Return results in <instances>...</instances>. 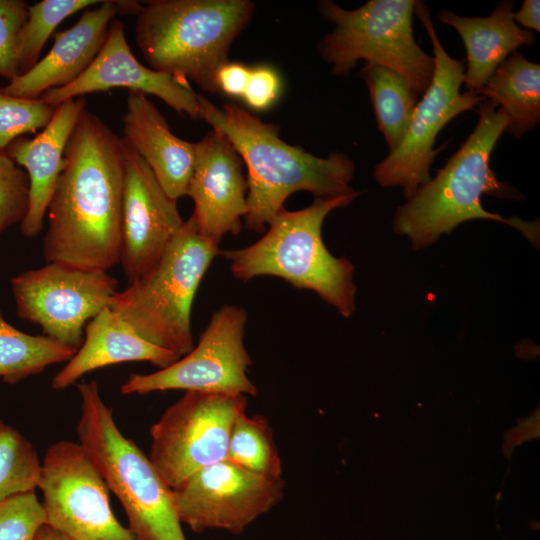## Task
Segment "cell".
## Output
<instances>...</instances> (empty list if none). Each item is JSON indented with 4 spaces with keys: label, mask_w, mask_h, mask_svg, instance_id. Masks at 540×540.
<instances>
[{
    "label": "cell",
    "mask_w": 540,
    "mask_h": 540,
    "mask_svg": "<svg viewBox=\"0 0 540 540\" xmlns=\"http://www.w3.org/2000/svg\"><path fill=\"white\" fill-rule=\"evenodd\" d=\"M11 289L19 318L77 351L87 323L110 307L118 281L107 271L51 262L13 277Z\"/></svg>",
    "instance_id": "7c38bea8"
},
{
    "label": "cell",
    "mask_w": 540,
    "mask_h": 540,
    "mask_svg": "<svg viewBox=\"0 0 540 540\" xmlns=\"http://www.w3.org/2000/svg\"><path fill=\"white\" fill-rule=\"evenodd\" d=\"M28 4L22 0H0V77L18 76V39L27 19Z\"/></svg>",
    "instance_id": "1f68e13d"
},
{
    "label": "cell",
    "mask_w": 540,
    "mask_h": 540,
    "mask_svg": "<svg viewBox=\"0 0 540 540\" xmlns=\"http://www.w3.org/2000/svg\"><path fill=\"white\" fill-rule=\"evenodd\" d=\"M479 95L493 101L507 117L504 132L517 138L540 120V66L518 51L494 71Z\"/></svg>",
    "instance_id": "603a6c76"
},
{
    "label": "cell",
    "mask_w": 540,
    "mask_h": 540,
    "mask_svg": "<svg viewBox=\"0 0 540 540\" xmlns=\"http://www.w3.org/2000/svg\"><path fill=\"white\" fill-rule=\"evenodd\" d=\"M101 3V0H42L28 5L27 19L18 39L20 75L29 71L39 61L45 43L63 20L80 10Z\"/></svg>",
    "instance_id": "4316f807"
},
{
    "label": "cell",
    "mask_w": 540,
    "mask_h": 540,
    "mask_svg": "<svg viewBox=\"0 0 540 540\" xmlns=\"http://www.w3.org/2000/svg\"><path fill=\"white\" fill-rule=\"evenodd\" d=\"M29 207V178L7 154L0 152V235L21 223Z\"/></svg>",
    "instance_id": "4dcf8cb0"
},
{
    "label": "cell",
    "mask_w": 540,
    "mask_h": 540,
    "mask_svg": "<svg viewBox=\"0 0 540 540\" xmlns=\"http://www.w3.org/2000/svg\"><path fill=\"white\" fill-rule=\"evenodd\" d=\"M247 404L242 394L186 391L163 412L150 429L148 458L171 489L226 459L232 425Z\"/></svg>",
    "instance_id": "30bf717a"
},
{
    "label": "cell",
    "mask_w": 540,
    "mask_h": 540,
    "mask_svg": "<svg viewBox=\"0 0 540 540\" xmlns=\"http://www.w3.org/2000/svg\"><path fill=\"white\" fill-rule=\"evenodd\" d=\"M243 161L228 138L212 128L195 143V162L187 193L199 232L218 244L237 235L247 212V179Z\"/></svg>",
    "instance_id": "e0dca14e"
},
{
    "label": "cell",
    "mask_w": 540,
    "mask_h": 540,
    "mask_svg": "<svg viewBox=\"0 0 540 540\" xmlns=\"http://www.w3.org/2000/svg\"><path fill=\"white\" fill-rule=\"evenodd\" d=\"M415 4L416 0H370L347 10L334 1H320L319 13L334 29L320 40L319 55L336 76H347L358 60L387 66L402 74L418 96L423 95L435 62L415 41Z\"/></svg>",
    "instance_id": "ba28073f"
},
{
    "label": "cell",
    "mask_w": 540,
    "mask_h": 540,
    "mask_svg": "<svg viewBox=\"0 0 540 540\" xmlns=\"http://www.w3.org/2000/svg\"><path fill=\"white\" fill-rule=\"evenodd\" d=\"M86 109L84 96L59 104L47 124L34 138L19 137L5 150L29 178V207L20 223L23 236L33 238L43 230L48 204L60 175L64 151L80 114Z\"/></svg>",
    "instance_id": "d6986e66"
},
{
    "label": "cell",
    "mask_w": 540,
    "mask_h": 540,
    "mask_svg": "<svg viewBox=\"0 0 540 540\" xmlns=\"http://www.w3.org/2000/svg\"><path fill=\"white\" fill-rule=\"evenodd\" d=\"M174 353L140 337L111 307L91 319L74 356L52 378L51 387L62 390L96 369L122 362L145 361L160 369L176 360Z\"/></svg>",
    "instance_id": "44dd1931"
},
{
    "label": "cell",
    "mask_w": 540,
    "mask_h": 540,
    "mask_svg": "<svg viewBox=\"0 0 540 540\" xmlns=\"http://www.w3.org/2000/svg\"><path fill=\"white\" fill-rule=\"evenodd\" d=\"M249 73L248 66L227 61L219 67L215 75L218 91L231 97H243Z\"/></svg>",
    "instance_id": "836d02e7"
},
{
    "label": "cell",
    "mask_w": 540,
    "mask_h": 540,
    "mask_svg": "<svg viewBox=\"0 0 540 540\" xmlns=\"http://www.w3.org/2000/svg\"><path fill=\"white\" fill-rule=\"evenodd\" d=\"M226 459L259 475L279 478L282 472L274 434L263 415L240 414L234 421Z\"/></svg>",
    "instance_id": "484cf974"
},
{
    "label": "cell",
    "mask_w": 540,
    "mask_h": 540,
    "mask_svg": "<svg viewBox=\"0 0 540 540\" xmlns=\"http://www.w3.org/2000/svg\"><path fill=\"white\" fill-rule=\"evenodd\" d=\"M438 20L453 27L463 40L467 53L464 84L468 92L479 95L497 67L517 48L532 45L531 30L514 21V2H499L487 17L459 16L450 10L437 14Z\"/></svg>",
    "instance_id": "7402d4cb"
},
{
    "label": "cell",
    "mask_w": 540,
    "mask_h": 540,
    "mask_svg": "<svg viewBox=\"0 0 540 540\" xmlns=\"http://www.w3.org/2000/svg\"><path fill=\"white\" fill-rule=\"evenodd\" d=\"M55 108L40 98L16 97L0 91V152L23 134L44 129Z\"/></svg>",
    "instance_id": "f1b7e54d"
},
{
    "label": "cell",
    "mask_w": 540,
    "mask_h": 540,
    "mask_svg": "<svg viewBox=\"0 0 540 540\" xmlns=\"http://www.w3.org/2000/svg\"><path fill=\"white\" fill-rule=\"evenodd\" d=\"M219 245L204 237L191 215L145 274L112 298L111 309L146 341L182 357L194 347L192 304Z\"/></svg>",
    "instance_id": "52a82bcc"
},
{
    "label": "cell",
    "mask_w": 540,
    "mask_h": 540,
    "mask_svg": "<svg viewBox=\"0 0 540 540\" xmlns=\"http://www.w3.org/2000/svg\"><path fill=\"white\" fill-rule=\"evenodd\" d=\"M253 13L249 0H151L137 13L135 39L151 69L217 93L216 72Z\"/></svg>",
    "instance_id": "5b68a950"
},
{
    "label": "cell",
    "mask_w": 540,
    "mask_h": 540,
    "mask_svg": "<svg viewBox=\"0 0 540 540\" xmlns=\"http://www.w3.org/2000/svg\"><path fill=\"white\" fill-rule=\"evenodd\" d=\"M124 166L123 139L85 109L48 204L46 263L103 271L120 263Z\"/></svg>",
    "instance_id": "6da1fadb"
},
{
    "label": "cell",
    "mask_w": 540,
    "mask_h": 540,
    "mask_svg": "<svg viewBox=\"0 0 540 540\" xmlns=\"http://www.w3.org/2000/svg\"><path fill=\"white\" fill-rule=\"evenodd\" d=\"M76 350L44 335H30L8 323L0 310V377L15 384L49 365L69 361Z\"/></svg>",
    "instance_id": "d4e9b609"
},
{
    "label": "cell",
    "mask_w": 540,
    "mask_h": 540,
    "mask_svg": "<svg viewBox=\"0 0 540 540\" xmlns=\"http://www.w3.org/2000/svg\"><path fill=\"white\" fill-rule=\"evenodd\" d=\"M119 87L154 95L180 115L201 119V94L185 78L140 63L130 50L124 24L116 19L111 21L104 45L86 71L70 84L51 89L39 98L57 107L68 99Z\"/></svg>",
    "instance_id": "2e32d148"
},
{
    "label": "cell",
    "mask_w": 540,
    "mask_h": 540,
    "mask_svg": "<svg viewBox=\"0 0 540 540\" xmlns=\"http://www.w3.org/2000/svg\"><path fill=\"white\" fill-rule=\"evenodd\" d=\"M497 107L489 99L479 104L477 124L466 141L434 178L421 185L412 198L397 208L393 229L409 237L414 249L433 244L442 234L473 219L508 224L518 229L532 244H538V221L507 219L486 211L481 203L483 194L522 198L509 184L500 182L490 166L492 151L508 122Z\"/></svg>",
    "instance_id": "3957f363"
},
{
    "label": "cell",
    "mask_w": 540,
    "mask_h": 540,
    "mask_svg": "<svg viewBox=\"0 0 540 540\" xmlns=\"http://www.w3.org/2000/svg\"><path fill=\"white\" fill-rule=\"evenodd\" d=\"M201 119L222 132L247 167L245 227L266 231L291 194L307 191L314 198H336L357 192L350 183L354 161L332 152L318 157L283 141L279 126L264 122L234 103L221 108L200 96Z\"/></svg>",
    "instance_id": "7a4b0ae2"
},
{
    "label": "cell",
    "mask_w": 540,
    "mask_h": 540,
    "mask_svg": "<svg viewBox=\"0 0 540 540\" xmlns=\"http://www.w3.org/2000/svg\"><path fill=\"white\" fill-rule=\"evenodd\" d=\"M41 462L33 444L0 421V503L38 486Z\"/></svg>",
    "instance_id": "83f0119b"
},
{
    "label": "cell",
    "mask_w": 540,
    "mask_h": 540,
    "mask_svg": "<svg viewBox=\"0 0 540 540\" xmlns=\"http://www.w3.org/2000/svg\"><path fill=\"white\" fill-rule=\"evenodd\" d=\"M359 75L368 87L378 128L392 152L407 132L418 94L402 74L384 65L364 62Z\"/></svg>",
    "instance_id": "cb8c5ba5"
},
{
    "label": "cell",
    "mask_w": 540,
    "mask_h": 540,
    "mask_svg": "<svg viewBox=\"0 0 540 540\" xmlns=\"http://www.w3.org/2000/svg\"><path fill=\"white\" fill-rule=\"evenodd\" d=\"M122 2L105 0L97 8L85 10L71 28L55 34L43 59L0 91L16 97L39 98L76 80L104 45L111 21L121 13Z\"/></svg>",
    "instance_id": "ac0fdd59"
},
{
    "label": "cell",
    "mask_w": 540,
    "mask_h": 540,
    "mask_svg": "<svg viewBox=\"0 0 540 540\" xmlns=\"http://www.w3.org/2000/svg\"><path fill=\"white\" fill-rule=\"evenodd\" d=\"M46 515L35 490L10 496L0 503V540H35Z\"/></svg>",
    "instance_id": "f546056e"
},
{
    "label": "cell",
    "mask_w": 540,
    "mask_h": 540,
    "mask_svg": "<svg viewBox=\"0 0 540 540\" xmlns=\"http://www.w3.org/2000/svg\"><path fill=\"white\" fill-rule=\"evenodd\" d=\"M414 14L431 40L435 62L433 77L415 106L402 142L375 166L373 173L383 187H402L406 200L431 179V165L441 151L434 149L438 133L453 118L473 110L486 99L468 91L461 93L463 61L452 58L443 48L424 2L416 0Z\"/></svg>",
    "instance_id": "9c48e42d"
},
{
    "label": "cell",
    "mask_w": 540,
    "mask_h": 540,
    "mask_svg": "<svg viewBox=\"0 0 540 540\" xmlns=\"http://www.w3.org/2000/svg\"><path fill=\"white\" fill-rule=\"evenodd\" d=\"M281 79L278 72L266 65L250 68L249 78L243 95L245 103L254 110H266L278 99Z\"/></svg>",
    "instance_id": "d6a6232c"
},
{
    "label": "cell",
    "mask_w": 540,
    "mask_h": 540,
    "mask_svg": "<svg viewBox=\"0 0 540 540\" xmlns=\"http://www.w3.org/2000/svg\"><path fill=\"white\" fill-rule=\"evenodd\" d=\"M361 192L336 198H314L300 210L283 208L269 222L263 236L253 244L221 254L232 276L247 282L259 276L281 278L297 289L315 292L343 317L356 308L354 266L333 256L322 239L327 215L349 205Z\"/></svg>",
    "instance_id": "277c9868"
},
{
    "label": "cell",
    "mask_w": 540,
    "mask_h": 540,
    "mask_svg": "<svg viewBox=\"0 0 540 540\" xmlns=\"http://www.w3.org/2000/svg\"><path fill=\"white\" fill-rule=\"evenodd\" d=\"M124 139L152 170L168 196H186L195 162V143L172 133L168 122L147 95L128 91L122 118Z\"/></svg>",
    "instance_id": "ffe728a7"
},
{
    "label": "cell",
    "mask_w": 540,
    "mask_h": 540,
    "mask_svg": "<svg viewBox=\"0 0 540 540\" xmlns=\"http://www.w3.org/2000/svg\"><path fill=\"white\" fill-rule=\"evenodd\" d=\"M35 540H69L63 534L47 524L42 525L35 536Z\"/></svg>",
    "instance_id": "d590c367"
},
{
    "label": "cell",
    "mask_w": 540,
    "mask_h": 540,
    "mask_svg": "<svg viewBox=\"0 0 540 540\" xmlns=\"http://www.w3.org/2000/svg\"><path fill=\"white\" fill-rule=\"evenodd\" d=\"M247 318L243 307H219L190 352L156 372L130 375L121 393L184 390L256 396L257 387L248 377L252 360L244 345Z\"/></svg>",
    "instance_id": "8fae6325"
},
{
    "label": "cell",
    "mask_w": 540,
    "mask_h": 540,
    "mask_svg": "<svg viewBox=\"0 0 540 540\" xmlns=\"http://www.w3.org/2000/svg\"><path fill=\"white\" fill-rule=\"evenodd\" d=\"M285 482L250 472L225 459L193 473L174 490L181 523L195 532L242 533L284 496Z\"/></svg>",
    "instance_id": "5bb4252c"
},
{
    "label": "cell",
    "mask_w": 540,
    "mask_h": 540,
    "mask_svg": "<svg viewBox=\"0 0 540 540\" xmlns=\"http://www.w3.org/2000/svg\"><path fill=\"white\" fill-rule=\"evenodd\" d=\"M540 2L539 0H525L517 12H514V21L518 25L540 31Z\"/></svg>",
    "instance_id": "e575fe53"
},
{
    "label": "cell",
    "mask_w": 540,
    "mask_h": 540,
    "mask_svg": "<svg viewBox=\"0 0 540 540\" xmlns=\"http://www.w3.org/2000/svg\"><path fill=\"white\" fill-rule=\"evenodd\" d=\"M81 414L79 444L119 499L136 540H186L174 490L148 456L118 428L96 381L77 384Z\"/></svg>",
    "instance_id": "8992f818"
},
{
    "label": "cell",
    "mask_w": 540,
    "mask_h": 540,
    "mask_svg": "<svg viewBox=\"0 0 540 540\" xmlns=\"http://www.w3.org/2000/svg\"><path fill=\"white\" fill-rule=\"evenodd\" d=\"M37 488L46 524L69 540H136L113 514L109 489L79 442L49 446Z\"/></svg>",
    "instance_id": "4fadbf2b"
},
{
    "label": "cell",
    "mask_w": 540,
    "mask_h": 540,
    "mask_svg": "<svg viewBox=\"0 0 540 540\" xmlns=\"http://www.w3.org/2000/svg\"><path fill=\"white\" fill-rule=\"evenodd\" d=\"M120 264L129 283L161 258L183 220L150 167L124 139Z\"/></svg>",
    "instance_id": "9a60e30c"
}]
</instances>
